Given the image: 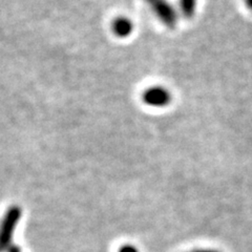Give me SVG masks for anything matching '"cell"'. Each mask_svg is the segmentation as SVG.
<instances>
[{"label": "cell", "mask_w": 252, "mask_h": 252, "mask_svg": "<svg viewBox=\"0 0 252 252\" xmlns=\"http://www.w3.org/2000/svg\"><path fill=\"white\" fill-rule=\"evenodd\" d=\"M165 26L175 29L178 25V15L168 0H145Z\"/></svg>", "instance_id": "1"}, {"label": "cell", "mask_w": 252, "mask_h": 252, "mask_svg": "<svg viewBox=\"0 0 252 252\" xmlns=\"http://www.w3.org/2000/svg\"><path fill=\"white\" fill-rule=\"evenodd\" d=\"M144 103L154 107H163L170 103L171 94L162 86H155L144 92L142 96Z\"/></svg>", "instance_id": "2"}, {"label": "cell", "mask_w": 252, "mask_h": 252, "mask_svg": "<svg viewBox=\"0 0 252 252\" xmlns=\"http://www.w3.org/2000/svg\"><path fill=\"white\" fill-rule=\"evenodd\" d=\"M21 216L20 208L18 207H12L3 220L2 223V229H1V245L2 248L10 245L13 239V233L15 231V228L17 226L18 220Z\"/></svg>", "instance_id": "3"}, {"label": "cell", "mask_w": 252, "mask_h": 252, "mask_svg": "<svg viewBox=\"0 0 252 252\" xmlns=\"http://www.w3.org/2000/svg\"><path fill=\"white\" fill-rule=\"evenodd\" d=\"M113 31L118 37H128L133 31V23L127 17H119L113 22Z\"/></svg>", "instance_id": "4"}, {"label": "cell", "mask_w": 252, "mask_h": 252, "mask_svg": "<svg viewBox=\"0 0 252 252\" xmlns=\"http://www.w3.org/2000/svg\"><path fill=\"white\" fill-rule=\"evenodd\" d=\"M181 12L187 19H191L195 14L196 0H180Z\"/></svg>", "instance_id": "5"}, {"label": "cell", "mask_w": 252, "mask_h": 252, "mask_svg": "<svg viewBox=\"0 0 252 252\" xmlns=\"http://www.w3.org/2000/svg\"><path fill=\"white\" fill-rule=\"evenodd\" d=\"M3 249H5L7 252H20L19 248H18V247H16L15 245H13L12 243L10 244V245H7L6 247H4Z\"/></svg>", "instance_id": "6"}, {"label": "cell", "mask_w": 252, "mask_h": 252, "mask_svg": "<svg viewBox=\"0 0 252 252\" xmlns=\"http://www.w3.org/2000/svg\"><path fill=\"white\" fill-rule=\"evenodd\" d=\"M120 252H138V251L136 248H133L131 246H125L120 250Z\"/></svg>", "instance_id": "7"}, {"label": "cell", "mask_w": 252, "mask_h": 252, "mask_svg": "<svg viewBox=\"0 0 252 252\" xmlns=\"http://www.w3.org/2000/svg\"><path fill=\"white\" fill-rule=\"evenodd\" d=\"M245 3H246L248 9H249L250 11H252V0H245Z\"/></svg>", "instance_id": "8"}, {"label": "cell", "mask_w": 252, "mask_h": 252, "mask_svg": "<svg viewBox=\"0 0 252 252\" xmlns=\"http://www.w3.org/2000/svg\"><path fill=\"white\" fill-rule=\"evenodd\" d=\"M192 252H219L216 250H196V251H192Z\"/></svg>", "instance_id": "9"}]
</instances>
